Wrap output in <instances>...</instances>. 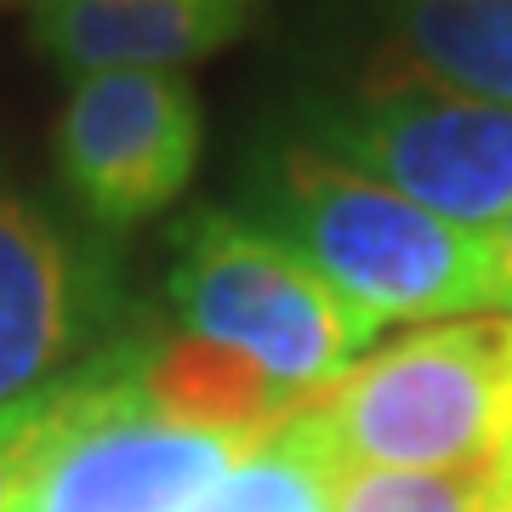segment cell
Masks as SVG:
<instances>
[{
	"label": "cell",
	"instance_id": "obj_1",
	"mask_svg": "<svg viewBox=\"0 0 512 512\" xmlns=\"http://www.w3.org/2000/svg\"><path fill=\"white\" fill-rule=\"evenodd\" d=\"M268 228L382 325L490 308V234L433 217L308 143L268 165Z\"/></svg>",
	"mask_w": 512,
	"mask_h": 512
},
{
	"label": "cell",
	"instance_id": "obj_2",
	"mask_svg": "<svg viewBox=\"0 0 512 512\" xmlns=\"http://www.w3.org/2000/svg\"><path fill=\"white\" fill-rule=\"evenodd\" d=\"M171 313L183 336L239 353L296 399L342 382L382 330L291 239L234 211H194L177 228Z\"/></svg>",
	"mask_w": 512,
	"mask_h": 512
},
{
	"label": "cell",
	"instance_id": "obj_3",
	"mask_svg": "<svg viewBox=\"0 0 512 512\" xmlns=\"http://www.w3.org/2000/svg\"><path fill=\"white\" fill-rule=\"evenodd\" d=\"M313 404L348 467L495 461L512 416V313L416 330L359 359Z\"/></svg>",
	"mask_w": 512,
	"mask_h": 512
},
{
	"label": "cell",
	"instance_id": "obj_4",
	"mask_svg": "<svg viewBox=\"0 0 512 512\" xmlns=\"http://www.w3.org/2000/svg\"><path fill=\"white\" fill-rule=\"evenodd\" d=\"M256 439L165 421L137 387V359H97L69 382L12 512H188Z\"/></svg>",
	"mask_w": 512,
	"mask_h": 512
},
{
	"label": "cell",
	"instance_id": "obj_5",
	"mask_svg": "<svg viewBox=\"0 0 512 512\" xmlns=\"http://www.w3.org/2000/svg\"><path fill=\"white\" fill-rule=\"evenodd\" d=\"M308 148L365 171L421 211L490 234L512 211V109L421 86H365L313 114Z\"/></svg>",
	"mask_w": 512,
	"mask_h": 512
},
{
	"label": "cell",
	"instance_id": "obj_6",
	"mask_svg": "<svg viewBox=\"0 0 512 512\" xmlns=\"http://www.w3.org/2000/svg\"><path fill=\"white\" fill-rule=\"evenodd\" d=\"M205 114L183 69H109L74 80L57 114V177L103 228H131L183 200Z\"/></svg>",
	"mask_w": 512,
	"mask_h": 512
},
{
	"label": "cell",
	"instance_id": "obj_7",
	"mask_svg": "<svg viewBox=\"0 0 512 512\" xmlns=\"http://www.w3.org/2000/svg\"><path fill=\"white\" fill-rule=\"evenodd\" d=\"M114 296L103 268L57 234L35 205L0 194V410L46 399L97 359Z\"/></svg>",
	"mask_w": 512,
	"mask_h": 512
},
{
	"label": "cell",
	"instance_id": "obj_8",
	"mask_svg": "<svg viewBox=\"0 0 512 512\" xmlns=\"http://www.w3.org/2000/svg\"><path fill=\"white\" fill-rule=\"evenodd\" d=\"M256 0H29L35 46L69 80L109 69H188L251 23Z\"/></svg>",
	"mask_w": 512,
	"mask_h": 512
},
{
	"label": "cell",
	"instance_id": "obj_9",
	"mask_svg": "<svg viewBox=\"0 0 512 512\" xmlns=\"http://www.w3.org/2000/svg\"><path fill=\"white\" fill-rule=\"evenodd\" d=\"M370 86H421L512 109V0H382Z\"/></svg>",
	"mask_w": 512,
	"mask_h": 512
},
{
	"label": "cell",
	"instance_id": "obj_10",
	"mask_svg": "<svg viewBox=\"0 0 512 512\" xmlns=\"http://www.w3.org/2000/svg\"><path fill=\"white\" fill-rule=\"evenodd\" d=\"M137 387L165 421L205 427V433H239V439H262L313 399H296L291 387L245 365L239 353H222L200 336H171L154 353L137 359Z\"/></svg>",
	"mask_w": 512,
	"mask_h": 512
},
{
	"label": "cell",
	"instance_id": "obj_11",
	"mask_svg": "<svg viewBox=\"0 0 512 512\" xmlns=\"http://www.w3.org/2000/svg\"><path fill=\"white\" fill-rule=\"evenodd\" d=\"M348 461L330 439L319 404L296 410L245 450L188 512H336Z\"/></svg>",
	"mask_w": 512,
	"mask_h": 512
},
{
	"label": "cell",
	"instance_id": "obj_12",
	"mask_svg": "<svg viewBox=\"0 0 512 512\" xmlns=\"http://www.w3.org/2000/svg\"><path fill=\"white\" fill-rule=\"evenodd\" d=\"M336 512H495V467H348Z\"/></svg>",
	"mask_w": 512,
	"mask_h": 512
},
{
	"label": "cell",
	"instance_id": "obj_13",
	"mask_svg": "<svg viewBox=\"0 0 512 512\" xmlns=\"http://www.w3.org/2000/svg\"><path fill=\"white\" fill-rule=\"evenodd\" d=\"M63 393H69V387L0 410V512H12L23 478H29V467H35V456H40V444L52 439L57 416H63Z\"/></svg>",
	"mask_w": 512,
	"mask_h": 512
},
{
	"label": "cell",
	"instance_id": "obj_14",
	"mask_svg": "<svg viewBox=\"0 0 512 512\" xmlns=\"http://www.w3.org/2000/svg\"><path fill=\"white\" fill-rule=\"evenodd\" d=\"M490 308L512 313V211L501 228H490Z\"/></svg>",
	"mask_w": 512,
	"mask_h": 512
}]
</instances>
